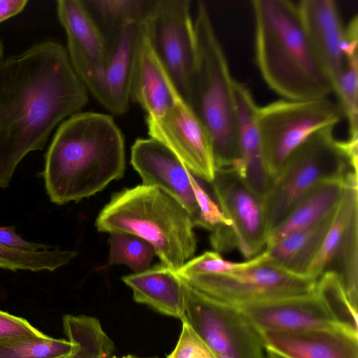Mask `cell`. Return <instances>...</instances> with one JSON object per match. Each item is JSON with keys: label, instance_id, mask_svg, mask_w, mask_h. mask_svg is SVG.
Wrapping results in <instances>:
<instances>
[{"label": "cell", "instance_id": "1", "mask_svg": "<svg viewBox=\"0 0 358 358\" xmlns=\"http://www.w3.org/2000/svg\"><path fill=\"white\" fill-rule=\"evenodd\" d=\"M88 101L66 49L45 41L0 60V187L21 161L43 150L54 129Z\"/></svg>", "mask_w": 358, "mask_h": 358}, {"label": "cell", "instance_id": "2", "mask_svg": "<svg viewBox=\"0 0 358 358\" xmlns=\"http://www.w3.org/2000/svg\"><path fill=\"white\" fill-rule=\"evenodd\" d=\"M125 168L124 138L113 118L77 113L59 125L41 176L50 201L64 205L101 191Z\"/></svg>", "mask_w": 358, "mask_h": 358}, {"label": "cell", "instance_id": "3", "mask_svg": "<svg viewBox=\"0 0 358 358\" xmlns=\"http://www.w3.org/2000/svg\"><path fill=\"white\" fill-rule=\"evenodd\" d=\"M255 52L271 90L285 99L327 98L332 82L304 29L298 5L289 0H252Z\"/></svg>", "mask_w": 358, "mask_h": 358}, {"label": "cell", "instance_id": "4", "mask_svg": "<svg viewBox=\"0 0 358 358\" xmlns=\"http://www.w3.org/2000/svg\"><path fill=\"white\" fill-rule=\"evenodd\" d=\"M95 226L101 232H125L145 240L161 263L174 271L196 250L190 215L155 187L139 185L113 194L99 213Z\"/></svg>", "mask_w": 358, "mask_h": 358}, {"label": "cell", "instance_id": "5", "mask_svg": "<svg viewBox=\"0 0 358 358\" xmlns=\"http://www.w3.org/2000/svg\"><path fill=\"white\" fill-rule=\"evenodd\" d=\"M194 24L197 57L186 103L209 134L215 169L234 167L238 160L234 79L202 2L198 3Z\"/></svg>", "mask_w": 358, "mask_h": 358}, {"label": "cell", "instance_id": "6", "mask_svg": "<svg viewBox=\"0 0 358 358\" xmlns=\"http://www.w3.org/2000/svg\"><path fill=\"white\" fill-rule=\"evenodd\" d=\"M334 128L327 127L312 134L288 156L271 180L263 201L268 236L315 185L345 178L351 171L357 172L342 141L336 139Z\"/></svg>", "mask_w": 358, "mask_h": 358}, {"label": "cell", "instance_id": "7", "mask_svg": "<svg viewBox=\"0 0 358 358\" xmlns=\"http://www.w3.org/2000/svg\"><path fill=\"white\" fill-rule=\"evenodd\" d=\"M343 117L338 102L328 97L303 101L282 99L259 107L257 124L271 181L297 147L316 131L335 127Z\"/></svg>", "mask_w": 358, "mask_h": 358}, {"label": "cell", "instance_id": "8", "mask_svg": "<svg viewBox=\"0 0 358 358\" xmlns=\"http://www.w3.org/2000/svg\"><path fill=\"white\" fill-rule=\"evenodd\" d=\"M266 259L262 251L250 265L231 273L181 278L203 296L234 307L315 292L317 280L289 273Z\"/></svg>", "mask_w": 358, "mask_h": 358}, {"label": "cell", "instance_id": "9", "mask_svg": "<svg viewBox=\"0 0 358 358\" xmlns=\"http://www.w3.org/2000/svg\"><path fill=\"white\" fill-rule=\"evenodd\" d=\"M184 282L181 321L187 322L216 356L266 358L259 331L239 308L212 300Z\"/></svg>", "mask_w": 358, "mask_h": 358}, {"label": "cell", "instance_id": "10", "mask_svg": "<svg viewBox=\"0 0 358 358\" xmlns=\"http://www.w3.org/2000/svg\"><path fill=\"white\" fill-rule=\"evenodd\" d=\"M144 23L154 52L186 103L197 57L189 1L157 0Z\"/></svg>", "mask_w": 358, "mask_h": 358}, {"label": "cell", "instance_id": "11", "mask_svg": "<svg viewBox=\"0 0 358 358\" xmlns=\"http://www.w3.org/2000/svg\"><path fill=\"white\" fill-rule=\"evenodd\" d=\"M210 184L217 205L231 223L235 249L246 260L261 253L268 238L263 200L232 167L216 169Z\"/></svg>", "mask_w": 358, "mask_h": 358}, {"label": "cell", "instance_id": "12", "mask_svg": "<svg viewBox=\"0 0 358 358\" xmlns=\"http://www.w3.org/2000/svg\"><path fill=\"white\" fill-rule=\"evenodd\" d=\"M143 25L129 23L108 34L103 63L78 77L87 92L115 115L129 109L134 57Z\"/></svg>", "mask_w": 358, "mask_h": 358}, {"label": "cell", "instance_id": "13", "mask_svg": "<svg viewBox=\"0 0 358 358\" xmlns=\"http://www.w3.org/2000/svg\"><path fill=\"white\" fill-rule=\"evenodd\" d=\"M148 134L168 148L196 178L210 183L216 171L209 134L180 99L163 116L146 117Z\"/></svg>", "mask_w": 358, "mask_h": 358}, {"label": "cell", "instance_id": "14", "mask_svg": "<svg viewBox=\"0 0 358 358\" xmlns=\"http://www.w3.org/2000/svg\"><path fill=\"white\" fill-rule=\"evenodd\" d=\"M130 162L142 185L157 187L174 199L190 215L194 227L199 209L191 172L177 156L154 138H138L131 148Z\"/></svg>", "mask_w": 358, "mask_h": 358}, {"label": "cell", "instance_id": "15", "mask_svg": "<svg viewBox=\"0 0 358 358\" xmlns=\"http://www.w3.org/2000/svg\"><path fill=\"white\" fill-rule=\"evenodd\" d=\"M259 332L265 349L283 358H358V335L341 327Z\"/></svg>", "mask_w": 358, "mask_h": 358}, {"label": "cell", "instance_id": "16", "mask_svg": "<svg viewBox=\"0 0 358 358\" xmlns=\"http://www.w3.org/2000/svg\"><path fill=\"white\" fill-rule=\"evenodd\" d=\"M237 119L238 160L234 168L246 185L263 201L271 185L257 124V105L250 90L234 80Z\"/></svg>", "mask_w": 358, "mask_h": 358}, {"label": "cell", "instance_id": "17", "mask_svg": "<svg viewBox=\"0 0 358 358\" xmlns=\"http://www.w3.org/2000/svg\"><path fill=\"white\" fill-rule=\"evenodd\" d=\"M236 308L259 331L342 328L326 310L315 292Z\"/></svg>", "mask_w": 358, "mask_h": 358}, {"label": "cell", "instance_id": "18", "mask_svg": "<svg viewBox=\"0 0 358 358\" xmlns=\"http://www.w3.org/2000/svg\"><path fill=\"white\" fill-rule=\"evenodd\" d=\"M144 22L134 57L130 100L143 108L147 117L155 119L163 116L182 99L154 52Z\"/></svg>", "mask_w": 358, "mask_h": 358}, {"label": "cell", "instance_id": "19", "mask_svg": "<svg viewBox=\"0 0 358 358\" xmlns=\"http://www.w3.org/2000/svg\"><path fill=\"white\" fill-rule=\"evenodd\" d=\"M297 5L306 33L334 89L346 64L337 5L333 0H302Z\"/></svg>", "mask_w": 358, "mask_h": 358}, {"label": "cell", "instance_id": "20", "mask_svg": "<svg viewBox=\"0 0 358 358\" xmlns=\"http://www.w3.org/2000/svg\"><path fill=\"white\" fill-rule=\"evenodd\" d=\"M57 13L67 40L68 56L78 76L103 63L106 41L82 0H58Z\"/></svg>", "mask_w": 358, "mask_h": 358}, {"label": "cell", "instance_id": "21", "mask_svg": "<svg viewBox=\"0 0 358 358\" xmlns=\"http://www.w3.org/2000/svg\"><path fill=\"white\" fill-rule=\"evenodd\" d=\"M134 300L156 311L182 320L185 316V285L177 273L162 263L145 271L124 275Z\"/></svg>", "mask_w": 358, "mask_h": 358}, {"label": "cell", "instance_id": "22", "mask_svg": "<svg viewBox=\"0 0 358 358\" xmlns=\"http://www.w3.org/2000/svg\"><path fill=\"white\" fill-rule=\"evenodd\" d=\"M345 185V177L323 180L315 185L298 201L281 223L271 231L266 246L317 222L333 212L342 197Z\"/></svg>", "mask_w": 358, "mask_h": 358}, {"label": "cell", "instance_id": "23", "mask_svg": "<svg viewBox=\"0 0 358 358\" xmlns=\"http://www.w3.org/2000/svg\"><path fill=\"white\" fill-rule=\"evenodd\" d=\"M335 210L317 222L266 246L264 250L266 262L289 273L306 276L332 222Z\"/></svg>", "mask_w": 358, "mask_h": 358}, {"label": "cell", "instance_id": "24", "mask_svg": "<svg viewBox=\"0 0 358 358\" xmlns=\"http://www.w3.org/2000/svg\"><path fill=\"white\" fill-rule=\"evenodd\" d=\"M357 172L350 171L345 176V189L335 210L332 222L320 248L310 264L306 276L317 280L330 266L350 224L358 215Z\"/></svg>", "mask_w": 358, "mask_h": 358}, {"label": "cell", "instance_id": "25", "mask_svg": "<svg viewBox=\"0 0 358 358\" xmlns=\"http://www.w3.org/2000/svg\"><path fill=\"white\" fill-rule=\"evenodd\" d=\"M63 329L73 350L68 358H111L115 344L103 331L99 320L85 315H65Z\"/></svg>", "mask_w": 358, "mask_h": 358}, {"label": "cell", "instance_id": "26", "mask_svg": "<svg viewBox=\"0 0 358 358\" xmlns=\"http://www.w3.org/2000/svg\"><path fill=\"white\" fill-rule=\"evenodd\" d=\"M82 1L104 38L127 24L145 22L157 2V0Z\"/></svg>", "mask_w": 358, "mask_h": 358}, {"label": "cell", "instance_id": "27", "mask_svg": "<svg viewBox=\"0 0 358 358\" xmlns=\"http://www.w3.org/2000/svg\"><path fill=\"white\" fill-rule=\"evenodd\" d=\"M315 292L338 325L358 335L357 309L350 303L336 271H324L316 281Z\"/></svg>", "mask_w": 358, "mask_h": 358}, {"label": "cell", "instance_id": "28", "mask_svg": "<svg viewBox=\"0 0 358 358\" xmlns=\"http://www.w3.org/2000/svg\"><path fill=\"white\" fill-rule=\"evenodd\" d=\"M76 255L74 250L58 248L31 251L0 245V268L12 271H53L69 264Z\"/></svg>", "mask_w": 358, "mask_h": 358}, {"label": "cell", "instance_id": "29", "mask_svg": "<svg viewBox=\"0 0 358 358\" xmlns=\"http://www.w3.org/2000/svg\"><path fill=\"white\" fill-rule=\"evenodd\" d=\"M108 243L110 250L106 266L124 264L134 273L148 269L153 257L156 255L151 244L129 233H110Z\"/></svg>", "mask_w": 358, "mask_h": 358}, {"label": "cell", "instance_id": "30", "mask_svg": "<svg viewBox=\"0 0 358 358\" xmlns=\"http://www.w3.org/2000/svg\"><path fill=\"white\" fill-rule=\"evenodd\" d=\"M335 265L334 269L342 282L346 295L357 309L358 302V215L349 226L335 257L327 269Z\"/></svg>", "mask_w": 358, "mask_h": 358}, {"label": "cell", "instance_id": "31", "mask_svg": "<svg viewBox=\"0 0 358 358\" xmlns=\"http://www.w3.org/2000/svg\"><path fill=\"white\" fill-rule=\"evenodd\" d=\"M334 92L348 120L349 137H358V52L346 57L345 69Z\"/></svg>", "mask_w": 358, "mask_h": 358}, {"label": "cell", "instance_id": "32", "mask_svg": "<svg viewBox=\"0 0 358 358\" xmlns=\"http://www.w3.org/2000/svg\"><path fill=\"white\" fill-rule=\"evenodd\" d=\"M68 340L45 338L0 343V358H64L73 350Z\"/></svg>", "mask_w": 358, "mask_h": 358}, {"label": "cell", "instance_id": "33", "mask_svg": "<svg viewBox=\"0 0 358 358\" xmlns=\"http://www.w3.org/2000/svg\"><path fill=\"white\" fill-rule=\"evenodd\" d=\"M252 258L236 262L224 259L216 251H206L186 262L176 272L182 278L206 274H225L236 271L250 265Z\"/></svg>", "mask_w": 358, "mask_h": 358}, {"label": "cell", "instance_id": "34", "mask_svg": "<svg viewBox=\"0 0 358 358\" xmlns=\"http://www.w3.org/2000/svg\"><path fill=\"white\" fill-rule=\"evenodd\" d=\"M189 178L199 209L194 227H201L212 232L220 227H230L231 222L223 215L217 203L198 181V178L192 173Z\"/></svg>", "mask_w": 358, "mask_h": 358}, {"label": "cell", "instance_id": "35", "mask_svg": "<svg viewBox=\"0 0 358 358\" xmlns=\"http://www.w3.org/2000/svg\"><path fill=\"white\" fill-rule=\"evenodd\" d=\"M27 320L0 310V343L47 338Z\"/></svg>", "mask_w": 358, "mask_h": 358}, {"label": "cell", "instance_id": "36", "mask_svg": "<svg viewBox=\"0 0 358 358\" xmlns=\"http://www.w3.org/2000/svg\"><path fill=\"white\" fill-rule=\"evenodd\" d=\"M182 324L177 344L166 358H217L187 322L182 321Z\"/></svg>", "mask_w": 358, "mask_h": 358}, {"label": "cell", "instance_id": "37", "mask_svg": "<svg viewBox=\"0 0 358 358\" xmlns=\"http://www.w3.org/2000/svg\"><path fill=\"white\" fill-rule=\"evenodd\" d=\"M0 245L9 248L39 251L51 248L42 243L29 242L19 236L14 226L0 227Z\"/></svg>", "mask_w": 358, "mask_h": 358}, {"label": "cell", "instance_id": "38", "mask_svg": "<svg viewBox=\"0 0 358 358\" xmlns=\"http://www.w3.org/2000/svg\"><path fill=\"white\" fill-rule=\"evenodd\" d=\"M358 17L355 15L344 29L342 52L348 57L358 52Z\"/></svg>", "mask_w": 358, "mask_h": 358}, {"label": "cell", "instance_id": "39", "mask_svg": "<svg viewBox=\"0 0 358 358\" xmlns=\"http://www.w3.org/2000/svg\"><path fill=\"white\" fill-rule=\"evenodd\" d=\"M27 0H0V23L21 13Z\"/></svg>", "mask_w": 358, "mask_h": 358}, {"label": "cell", "instance_id": "40", "mask_svg": "<svg viewBox=\"0 0 358 358\" xmlns=\"http://www.w3.org/2000/svg\"><path fill=\"white\" fill-rule=\"evenodd\" d=\"M266 350V358H283L282 357H281L280 355L269 350H266Z\"/></svg>", "mask_w": 358, "mask_h": 358}, {"label": "cell", "instance_id": "41", "mask_svg": "<svg viewBox=\"0 0 358 358\" xmlns=\"http://www.w3.org/2000/svg\"><path fill=\"white\" fill-rule=\"evenodd\" d=\"M111 358H159L157 357H140L138 356H135L133 355H127L122 357H117L115 355H113Z\"/></svg>", "mask_w": 358, "mask_h": 358}, {"label": "cell", "instance_id": "42", "mask_svg": "<svg viewBox=\"0 0 358 358\" xmlns=\"http://www.w3.org/2000/svg\"><path fill=\"white\" fill-rule=\"evenodd\" d=\"M3 58V45L1 41H0V60Z\"/></svg>", "mask_w": 358, "mask_h": 358}, {"label": "cell", "instance_id": "43", "mask_svg": "<svg viewBox=\"0 0 358 358\" xmlns=\"http://www.w3.org/2000/svg\"><path fill=\"white\" fill-rule=\"evenodd\" d=\"M217 358H231V357H227V356H217Z\"/></svg>", "mask_w": 358, "mask_h": 358}, {"label": "cell", "instance_id": "44", "mask_svg": "<svg viewBox=\"0 0 358 358\" xmlns=\"http://www.w3.org/2000/svg\"><path fill=\"white\" fill-rule=\"evenodd\" d=\"M69 356L66 357H64V358H68Z\"/></svg>", "mask_w": 358, "mask_h": 358}]
</instances>
